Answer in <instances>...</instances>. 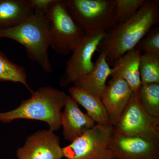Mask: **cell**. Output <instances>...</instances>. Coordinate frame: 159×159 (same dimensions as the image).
<instances>
[{
	"label": "cell",
	"instance_id": "ac0fdd59",
	"mask_svg": "<svg viewBox=\"0 0 159 159\" xmlns=\"http://www.w3.org/2000/svg\"><path fill=\"white\" fill-rule=\"evenodd\" d=\"M138 93L145 111L152 116L159 117V83L141 84Z\"/></svg>",
	"mask_w": 159,
	"mask_h": 159
},
{
	"label": "cell",
	"instance_id": "44dd1931",
	"mask_svg": "<svg viewBox=\"0 0 159 159\" xmlns=\"http://www.w3.org/2000/svg\"><path fill=\"white\" fill-rule=\"evenodd\" d=\"M141 52L159 54V27L149 30L145 37L139 41L135 48Z\"/></svg>",
	"mask_w": 159,
	"mask_h": 159
},
{
	"label": "cell",
	"instance_id": "7402d4cb",
	"mask_svg": "<svg viewBox=\"0 0 159 159\" xmlns=\"http://www.w3.org/2000/svg\"><path fill=\"white\" fill-rule=\"evenodd\" d=\"M55 0H29L34 13L46 16Z\"/></svg>",
	"mask_w": 159,
	"mask_h": 159
},
{
	"label": "cell",
	"instance_id": "3957f363",
	"mask_svg": "<svg viewBox=\"0 0 159 159\" xmlns=\"http://www.w3.org/2000/svg\"><path fill=\"white\" fill-rule=\"evenodd\" d=\"M49 27L46 16L34 13L17 25L0 30V39H9L19 43L24 46L29 59L38 64L46 73H51Z\"/></svg>",
	"mask_w": 159,
	"mask_h": 159
},
{
	"label": "cell",
	"instance_id": "5b68a950",
	"mask_svg": "<svg viewBox=\"0 0 159 159\" xmlns=\"http://www.w3.org/2000/svg\"><path fill=\"white\" fill-rule=\"evenodd\" d=\"M46 16L50 24V47L60 55L73 53L86 34L72 19L64 0H55Z\"/></svg>",
	"mask_w": 159,
	"mask_h": 159
},
{
	"label": "cell",
	"instance_id": "52a82bcc",
	"mask_svg": "<svg viewBox=\"0 0 159 159\" xmlns=\"http://www.w3.org/2000/svg\"><path fill=\"white\" fill-rule=\"evenodd\" d=\"M114 132L111 125H95L62 148L67 159H113L109 148Z\"/></svg>",
	"mask_w": 159,
	"mask_h": 159
},
{
	"label": "cell",
	"instance_id": "7c38bea8",
	"mask_svg": "<svg viewBox=\"0 0 159 159\" xmlns=\"http://www.w3.org/2000/svg\"><path fill=\"white\" fill-rule=\"evenodd\" d=\"M64 138L71 142L96 125L90 117L83 112L79 104L68 95L61 116Z\"/></svg>",
	"mask_w": 159,
	"mask_h": 159
},
{
	"label": "cell",
	"instance_id": "d6986e66",
	"mask_svg": "<svg viewBox=\"0 0 159 159\" xmlns=\"http://www.w3.org/2000/svg\"><path fill=\"white\" fill-rule=\"evenodd\" d=\"M141 84L159 83V54L145 53L139 61Z\"/></svg>",
	"mask_w": 159,
	"mask_h": 159
},
{
	"label": "cell",
	"instance_id": "8fae6325",
	"mask_svg": "<svg viewBox=\"0 0 159 159\" xmlns=\"http://www.w3.org/2000/svg\"><path fill=\"white\" fill-rule=\"evenodd\" d=\"M132 93L128 84L122 78L112 77L107 84L101 100L114 128L118 124Z\"/></svg>",
	"mask_w": 159,
	"mask_h": 159
},
{
	"label": "cell",
	"instance_id": "ba28073f",
	"mask_svg": "<svg viewBox=\"0 0 159 159\" xmlns=\"http://www.w3.org/2000/svg\"><path fill=\"white\" fill-rule=\"evenodd\" d=\"M106 32L86 34L85 37L67 61L64 72L59 80L60 84L65 87L85 77L93 70L95 63L92 58L98 51Z\"/></svg>",
	"mask_w": 159,
	"mask_h": 159
},
{
	"label": "cell",
	"instance_id": "7a4b0ae2",
	"mask_svg": "<svg viewBox=\"0 0 159 159\" xmlns=\"http://www.w3.org/2000/svg\"><path fill=\"white\" fill-rule=\"evenodd\" d=\"M30 93L31 97L22 101L16 108L0 112V122L10 123L18 119L38 120L47 123L52 131L58 130L61 127V110L68 95L51 86L42 87Z\"/></svg>",
	"mask_w": 159,
	"mask_h": 159
},
{
	"label": "cell",
	"instance_id": "e0dca14e",
	"mask_svg": "<svg viewBox=\"0 0 159 159\" xmlns=\"http://www.w3.org/2000/svg\"><path fill=\"white\" fill-rule=\"evenodd\" d=\"M0 81L20 83L31 92L32 90L27 82L25 70L12 62L0 51Z\"/></svg>",
	"mask_w": 159,
	"mask_h": 159
},
{
	"label": "cell",
	"instance_id": "ffe728a7",
	"mask_svg": "<svg viewBox=\"0 0 159 159\" xmlns=\"http://www.w3.org/2000/svg\"><path fill=\"white\" fill-rule=\"evenodd\" d=\"M148 0H115L116 17L118 23L127 20L135 14Z\"/></svg>",
	"mask_w": 159,
	"mask_h": 159
},
{
	"label": "cell",
	"instance_id": "9a60e30c",
	"mask_svg": "<svg viewBox=\"0 0 159 159\" xmlns=\"http://www.w3.org/2000/svg\"><path fill=\"white\" fill-rule=\"evenodd\" d=\"M34 14L29 0H0V30L17 25Z\"/></svg>",
	"mask_w": 159,
	"mask_h": 159
},
{
	"label": "cell",
	"instance_id": "30bf717a",
	"mask_svg": "<svg viewBox=\"0 0 159 159\" xmlns=\"http://www.w3.org/2000/svg\"><path fill=\"white\" fill-rule=\"evenodd\" d=\"M109 148L113 159H159V145L139 137L114 132Z\"/></svg>",
	"mask_w": 159,
	"mask_h": 159
},
{
	"label": "cell",
	"instance_id": "8992f818",
	"mask_svg": "<svg viewBox=\"0 0 159 159\" xmlns=\"http://www.w3.org/2000/svg\"><path fill=\"white\" fill-rule=\"evenodd\" d=\"M114 132L125 136L143 138L159 145V117L147 113L141 106L138 93L133 92L114 127Z\"/></svg>",
	"mask_w": 159,
	"mask_h": 159
},
{
	"label": "cell",
	"instance_id": "5bb4252c",
	"mask_svg": "<svg viewBox=\"0 0 159 159\" xmlns=\"http://www.w3.org/2000/svg\"><path fill=\"white\" fill-rule=\"evenodd\" d=\"M142 53L134 48L119 58L111 68V76L125 80L134 93H138L141 85L139 61Z\"/></svg>",
	"mask_w": 159,
	"mask_h": 159
},
{
	"label": "cell",
	"instance_id": "4fadbf2b",
	"mask_svg": "<svg viewBox=\"0 0 159 159\" xmlns=\"http://www.w3.org/2000/svg\"><path fill=\"white\" fill-rule=\"evenodd\" d=\"M94 63L93 70L74 83V86L101 99L106 87L107 80L111 76V68L107 63L103 52H99Z\"/></svg>",
	"mask_w": 159,
	"mask_h": 159
},
{
	"label": "cell",
	"instance_id": "6da1fadb",
	"mask_svg": "<svg viewBox=\"0 0 159 159\" xmlns=\"http://www.w3.org/2000/svg\"><path fill=\"white\" fill-rule=\"evenodd\" d=\"M159 22V1L148 0L135 14L106 31L98 48L106 55L109 65L135 48L153 26Z\"/></svg>",
	"mask_w": 159,
	"mask_h": 159
},
{
	"label": "cell",
	"instance_id": "9c48e42d",
	"mask_svg": "<svg viewBox=\"0 0 159 159\" xmlns=\"http://www.w3.org/2000/svg\"><path fill=\"white\" fill-rule=\"evenodd\" d=\"M18 159H61L62 148L59 137L50 130H39L26 139L16 151Z\"/></svg>",
	"mask_w": 159,
	"mask_h": 159
},
{
	"label": "cell",
	"instance_id": "2e32d148",
	"mask_svg": "<svg viewBox=\"0 0 159 159\" xmlns=\"http://www.w3.org/2000/svg\"><path fill=\"white\" fill-rule=\"evenodd\" d=\"M70 96L82 106L91 119L98 124L111 125L108 115L101 99L74 86L69 90Z\"/></svg>",
	"mask_w": 159,
	"mask_h": 159
},
{
	"label": "cell",
	"instance_id": "277c9868",
	"mask_svg": "<svg viewBox=\"0 0 159 159\" xmlns=\"http://www.w3.org/2000/svg\"><path fill=\"white\" fill-rule=\"evenodd\" d=\"M72 19L85 34L111 30L118 24L115 0H64Z\"/></svg>",
	"mask_w": 159,
	"mask_h": 159
}]
</instances>
